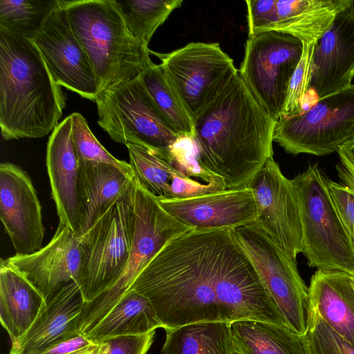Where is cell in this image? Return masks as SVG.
Returning <instances> with one entry per match:
<instances>
[{
    "instance_id": "cell-20",
    "label": "cell",
    "mask_w": 354,
    "mask_h": 354,
    "mask_svg": "<svg viewBox=\"0 0 354 354\" xmlns=\"http://www.w3.org/2000/svg\"><path fill=\"white\" fill-rule=\"evenodd\" d=\"M46 167L59 222L80 237L77 201L79 161L73 141L71 115L52 131L47 143Z\"/></svg>"
},
{
    "instance_id": "cell-10",
    "label": "cell",
    "mask_w": 354,
    "mask_h": 354,
    "mask_svg": "<svg viewBox=\"0 0 354 354\" xmlns=\"http://www.w3.org/2000/svg\"><path fill=\"white\" fill-rule=\"evenodd\" d=\"M232 230L288 326L306 335L308 288L299 273L297 262L289 258L256 223Z\"/></svg>"
},
{
    "instance_id": "cell-15",
    "label": "cell",
    "mask_w": 354,
    "mask_h": 354,
    "mask_svg": "<svg viewBox=\"0 0 354 354\" xmlns=\"http://www.w3.org/2000/svg\"><path fill=\"white\" fill-rule=\"evenodd\" d=\"M0 218L17 254L42 248L41 207L28 174L19 166L0 165Z\"/></svg>"
},
{
    "instance_id": "cell-6",
    "label": "cell",
    "mask_w": 354,
    "mask_h": 354,
    "mask_svg": "<svg viewBox=\"0 0 354 354\" xmlns=\"http://www.w3.org/2000/svg\"><path fill=\"white\" fill-rule=\"evenodd\" d=\"M134 180L131 187L80 236L77 285L85 303L112 288L123 272L135 230Z\"/></svg>"
},
{
    "instance_id": "cell-35",
    "label": "cell",
    "mask_w": 354,
    "mask_h": 354,
    "mask_svg": "<svg viewBox=\"0 0 354 354\" xmlns=\"http://www.w3.org/2000/svg\"><path fill=\"white\" fill-rule=\"evenodd\" d=\"M167 162L187 178L194 180L199 179L205 183L212 181L224 183L221 178L201 167L198 162L197 149L193 139L180 137L172 147Z\"/></svg>"
},
{
    "instance_id": "cell-33",
    "label": "cell",
    "mask_w": 354,
    "mask_h": 354,
    "mask_svg": "<svg viewBox=\"0 0 354 354\" xmlns=\"http://www.w3.org/2000/svg\"><path fill=\"white\" fill-rule=\"evenodd\" d=\"M306 335L309 354H354V344L334 330L310 306Z\"/></svg>"
},
{
    "instance_id": "cell-21",
    "label": "cell",
    "mask_w": 354,
    "mask_h": 354,
    "mask_svg": "<svg viewBox=\"0 0 354 354\" xmlns=\"http://www.w3.org/2000/svg\"><path fill=\"white\" fill-rule=\"evenodd\" d=\"M134 175L108 163L79 162L77 201L80 236L132 185Z\"/></svg>"
},
{
    "instance_id": "cell-19",
    "label": "cell",
    "mask_w": 354,
    "mask_h": 354,
    "mask_svg": "<svg viewBox=\"0 0 354 354\" xmlns=\"http://www.w3.org/2000/svg\"><path fill=\"white\" fill-rule=\"evenodd\" d=\"M46 303L30 328L12 344L8 354H40L55 342L81 333L85 301L77 283L64 285Z\"/></svg>"
},
{
    "instance_id": "cell-16",
    "label": "cell",
    "mask_w": 354,
    "mask_h": 354,
    "mask_svg": "<svg viewBox=\"0 0 354 354\" xmlns=\"http://www.w3.org/2000/svg\"><path fill=\"white\" fill-rule=\"evenodd\" d=\"M4 261L24 274L46 301L64 285L78 283L80 237L59 222L53 239L44 247L30 254H15Z\"/></svg>"
},
{
    "instance_id": "cell-18",
    "label": "cell",
    "mask_w": 354,
    "mask_h": 354,
    "mask_svg": "<svg viewBox=\"0 0 354 354\" xmlns=\"http://www.w3.org/2000/svg\"><path fill=\"white\" fill-rule=\"evenodd\" d=\"M354 77V3L340 11L316 43L310 88L319 99L342 91Z\"/></svg>"
},
{
    "instance_id": "cell-36",
    "label": "cell",
    "mask_w": 354,
    "mask_h": 354,
    "mask_svg": "<svg viewBox=\"0 0 354 354\" xmlns=\"http://www.w3.org/2000/svg\"><path fill=\"white\" fill-rule=\"evenodd\" d=\"M155 330L138 335H124L104 339L98 344L97 354H147Z\"/></svg>"
},
{
    "instance_id": "cell-7",
    "label": "cell",
    "mask_w": 354,
    "mask_h": 354,
    "mask_svg": "<svg viewBox=\"0 0 354 354\" xmlns=\"http://www.w3.org/2000/svg\"><path fill=\"white\" fill-rule=\"evenodd\" d=\"M94 102L97 123L112 140L145 147L167 162L180 136L155 104L141 75L100 91Z\"/></svg>"
},
{
    "instance_id": "cell-42",
    "label": "cell",
    "mask_w": 354,
    "mask_h": 354,
    "mask_svg": "<svg viewBox=\"0 0 354 354\" xmlns=\"http://www.w3.org/2000/svg\"><path fill=\"white\" fill-rule=\"evenodd\" d=\"M98 350V344H95L86 348L77 351L72 354H97Z\"/></svg>"
},
{
    "instance_id": "cell-22",
    "label": "cell",
    "mask_w": 354,
    "mask_h": 354,
    "mask_svg": "<svg viewBox=\"0 0 354 354\" xmlns=\"http://www.w3.org/2000/svg\"><path fill=\"white\" fill-rule=\"evenodd\" d=\"M308 297L309 306L354 344V275L317 269L311 277Z\"/></svg>"
},
{
    "instance_id": "cell-2",
    "label": "cell",
    "mask_w": 354,
    "mask_h": 354,
    "mask_svg": "<svg viewBox=\"0 0 354 354\" xmlns=\"http://www.w3.org/2000/svg\"><path fill=\"white\" fill-rule=\"evenodd\" d=\"M277 122L238 73L194 122L200 165L221 178L225 189L248 187L273 157Z\"/></svg>"
},
{
    "instance_id": "cell-12",
    "label": "cell",
    "mask_w": 354,
    "mask_h": 354,
    "mask_svg": "<svg viewBox=\"0 0 354 354\" xmlns=\"http://www.w3.org/2000/svg\"><path fill=\"white\" fill-rule=\"evenodd\" d=\"M302 49L299 39L275 31L260 32L246 40L239 75L258 102L277 120Z\"/></svg>"
},
{
    "instance_id": "cell-9",
    "label": "cell",
    "mask_w": 354,
    "mask_h": 354,
    "mask_svg": "<svg viewBox=\"0 0 354 354\" xmlns=\"http://www.w3.org/2000/svg\"><path fill=\"white\" fill-rule=\"evenodd\" d=\"M151 54L185 105L194 122L239 73L218 43L191 42L167 53Z\"/></svg>"
},
{
    "instance_id": "cell-39",
    "label": "cell",
    "mask_w": 354,
    "mask_h": 354,
    "mask_svg": "<svg viewBox=\"0 0 354 354\" xmlns=\"http://www.w3.org/2000/svg\"><path fill=\"white\" fill-rule=\"evenodd\" d=\"M95 344L79 333L55 342L40 354H72Z\"/></svg>"
},
{
    "instance_id": "cell-29",
    "label": "cell",
    "mask_w": 354,
    "mask_h": 354,
    "mask_svg": "<svg viewBox=\"0 0 354 354\" xmlns=\"http://www.w3.org/2000/svg\"><path fill=\"white\" fill-rule=\"evenodd\" d=\"M130 33L142 44L148 47L156 30L182 0H127L116 1Z\"/></svg>"
},
{
    "instance_id": "cell-28",
    "label": "cell",
    "mask_w": 354,
    "mask_h": 354,
    "mask_svg": "<svg viewBox=\"0 0 354 354\" xmlns=\"http://www.w3.org/2000/svg\"><path fill=\"white\" fill-rule=\"evenodd\" d=\"M141 77L155 104L173 129L180 137L194 140V121L160 64H153Z\"/></svg>"
},
{
    "instance_id": "cell-38",
    "label": "cell",
    "mask_w": 354,
    "mask_h": 354,
    "mask_svg": "<svg viewBox=\"0 0 354 354\" xmlns=\"http://www.w3.org/2000/svg\"><path fill=\"white\" fill-rule=\"evenodd\" d=\"M248 37L270 31L277 21V0H246Z\"/></svg>"
},
{
    "instance_id": "cell-31",
    "label": "cell",
    "mask_w": 354,
    "mask_h": 354,
    "mask_svg": "<svg viewBox=\"0 0 354 354\" xmlns=\"http://www.w3.org/2000/svg\"><path fill=\"white\" fill-rule=\"evenodd\" d=\"M126 146L129 165L136 180L158 200L170 199L172 181L180 173L145 147L134 145Z\"/></svg>"
},
{
    "instance_id": "cell-14",
    "label": "cell",
    "mask_w": 354,
    "mask_h": 354,
    "mask_svg": "<svg viewBox=\"0 0 354 354\" xmlns=\"http://www.w3.org/2000/svg\"><path fill=\"white\" fill-rule=\"evenodd\" d=\"M30 40L59 86L94 102L98 94L95 76L60 4Z\"/></svg>"
},
{
    "instance_id": "cell-4",
    "label": "cell",
    "mask_w": 354,
    "mask_h": 354,
    "mask_svg": "<svg viewBox=\"0 0 354 354\" xmlns=\"http://www.w3.org/2000/svg\"><path fill=\"white\" fill-rule=\"evenodd\" d=\"M95 76L98 93L141 75L151 50L129 31L115 0H59Z\"/></svg>"
},
{
    "instance_id": "cell-25",
    "label": "cell",
    "mask_w": 354,
    "mask_h": 354,
    "mask_svg": "<svg viewBox=\"0 0 354 354\" xmlns=\"http://www.w3.org/2000/svg\"><path fill=\"white\" fill-rule=\"evenodd\" d=\"M236 354H309L306 335L286 326L257 320L231 323Z\"/></svg>"
},
{
    "instance_id": "cell-41",
    "label": "cell",
    "mask_w": 354,
    "mask_h": 354,
    "mask_svg": "<svg viewBox=\"0 0 354 354\" xmlns=\"http://www.w3.org/2000/svg\"><path fill=\"white\" fill-rule=\"evenodd\" d=\"M319 100L320 99L316 91L310 87L301 101L299 113L297 115L301 114L310 110L319 101Z\"/></svg>"
},
{
    "instance_id": "cell-24",
    "label": "cell",
    "mask_w": 354,
    "mask_h": 354,
    "mask_svg": "<svg viewBox=\"0 0 354 354\" xmlns=\"http://www.w3.org/2000/svg\"><path fill=\"white\" fill-rule=\"evenodd\" d=\"M352 0H277V17L270 31L290 35L304 42H317L338 13Z\"/></svg>"
},
{
    "instance_id": "cell-1",
    "label": "cell",
    "mask_w": 354,
    "mask_h": 354,
    "mask_svg": "<svg viewBox=\"0 0 354 354\" xmlns=\"http://www.w3.org/2000/svg\"><path fill=\"white\" fill-rule=\"evenodd\" d=\"M130 289L150 301L164 329L245 319L288 326L232 228L189 230L158 252Z\"/></svg>"
},
{
    "instance_id": "cell-23",
    "label": "cell",
    "mask_w": 354,
    "mask_h": 354,
    "mask_svg": "<svg viewBox=\"0 0 354 354\" xmlns=\"http://www.w3.org/2000/svg\"><path fill=\"white\" fill-rule=\"evenodd\" d=\"M46 303L41 293L3 259L0 264V319L12 344L36 321Z\"/></svg>"
},
{
    "instance_id": "cell-37",
    "label": "cell",
    "mask_w": 354,
    "mask_h": 354,
    "mask_svg": "<svg viewBox=\"0 0 354 354\" xmlns=\"http://www.w3.org/2000/svg\"><path fill=\"white\" fill-rule=\"evenodd\" d=\"M326 183L335 209L354 245V189L326 177Z\"/></svg>"
},
{
    "instance_id": "cell-26",
    "label": "cell",
    "mask_w": 354,
    "mask_h": 354,
    "mask_svg": "<svg viewBox=\"0 0 354 354\" xmlns=\"http://www.w3.org/2000/svg\"><path fill=\"white\" fill-rule=\"evenodd\" d=\"M162 328L150 301L129 289L111 310L83 334L94 343L124 335H138Z\"/></svg>"
},
{
    "instance_id": "cell-17",
    "label": "cell",
    "mask_w": 354,
    "mask_h": 354,
    "mask_svg": "<svg viewBox=\"0 0 354 354\" xmlns=\"http://www.w3.org/2000/svg\"><path fill=\"white\" fill-rule=\"evenodd\" d=\"M162 207L193 229L234 228L257 222L250 187L228 189L183 199L158 200Z\"/></svg>"
},
{
    "instance_id": "cell-34",
    "label": "cell",
    "mask_w": 354,
    "mask_h": 354,
    "mask_svg": "<svg viewBox=\"0 0 354 354\" xmlns=\"http://www.w3.org/2000/svg\"><path fill=\"white\" fill-rule=\"evenodd\" d=\"M316 43H302L301 57L290 78L280 117L290 118L297 115L299 113L301 101L310 87Z\"/></svg>"
},
{
    "instance_id": "cell-43",
    "label": "cell",
    "mask_w": 354,
    "mask_h": 354,
    "mask_svg": "<svg viewBox=\"0 0 354 354\" xmlns=\"http://www.w3.org/2000/svg\"><path fill=\"white\" fill-rule=\"evenodd\" d=\"M344 183L345 185L354 189V177L351 174H347L344 178Z\"/></svg>"
},
{
    "instance_id": "cell-11",
    "label": "cell",
    "mask_w": 354,
    "mask_h": 354,
    "mask_svg": "<svg viewBox=\"0 0 354 354\" xmlns=\"http://www.w3.org/2000/svg\"><path fill=\"white\" fill-rule=\"evenodd\" d=\"M274 141L292 155L326 156L354 139V84L319 101L310 110L279 117Z\"/></svg>"
},
{
    "instance_id": "cell-30",
    "label": "cell",
    "mask_w": 354,
    "mask_h": 354,
    "mask_svg": "<svg viewBox=\"0 0 354 354\" xmlns=\"http://www.w3.org/2000/svg\"><path fill=\"white\" fill-rule=\"evenodd\" d=\"M59 0H0V31L31 39Z\"/></svg>"
},
{
    "instance_id": "cell-8",
    "label": "cell",
    "mask_w": 354,
    "mask_h": 354,
    "mask_svg": "<svg viewBox=\"0 0 354 354\" xmlns=\"http://www.w3.org/2000/svg\"><path fill=\"white\" fill-rule=\"evenodd\" d=\"M134 189L135 230L127 266L112 288L93 301L85 303L80 323L82 334L88 332L111 310L166 244L192 229L168 213L135 177Z\"/></svg>"
},
{
    "instance_id": "cell-3",
    "label": "cell",
    "mask_w": 354,
    "mask_h": 354,
    "mask_svg": "<svg viewBox=\"0 0 354 354\" xmlns=\"http://www.w3.org/2000/svg\"><path fill=\"white\" fill-rule=\"evenodd\" d=\"M66 95L31 40L0 31V127L3 139L41 138L59 124Z\"/></svg>"
},
{
    "instance_id": "cell-5",
    "label": "cell",
    "mask_w": 354,
    "mask_h": 354,
    "mask_svg": "<svg viewBox=\"0 0 354 354\" xmlns=\"http://www.w3.org/2000/svg\"><path fill=\"white\" fill-rule=\"evenodd\" d=\"M292 181L300 206L301 253L308 266L354 275V245L333 203L326 176L313 164Z\"/></svg>"
},
{
    "instance_id": "cell-40",
    "label": "cell",
    "mask_w": 354,
    "mask_h": 354,
    "mask_svg": "<svg viewBox=\"0 0 354 354\" xmlns=\"http://www.w3.org/2000/svg\"><path fill=\"white\" fill-rule=\"evenodd\" d=\"M337 152L342 165L354 177V139L340 146Z\"/></svg>"
},
{
    "instance_id": "cell-13",
    "label": "cell",
    "mask_w": 354,
    "mask_h": 354,
    "mask_svg": "<svg viewBox=\"0 0 354 354\" xmlns=\"http://www.w3.org/2000/svg\"><path fill=\"white\" fill-rule=\"evenodd\" d=\"M257 209L256 223L293 261L302 251L300 206L292 180L281 172L273 157L248 185Z\"/></svg>"
},
{
    "instance_id": "cell-32",
    "label": "cell",
    "mask_w": 354,
    "mask_h": 354,
    "mask_svg": "<svg viewBox=\"0 0 354 354\" xmlns=\"http://www.w3.org/2000/svg\"><path fill=\"white\" fill-rule=\"evenodd\" d=\"M71 115L73 145L79 162L108 163L134 175L129 163L117 159L102 145L91 131L82 115L80 113Z\"/></svg>"
},
{
    "instance_id": "cell-27",
    "label": "cell",
    "mask_w": 354,
    "mask_h": 354,
    "mask_svg": "<svg viewBox=\"0 0 354 354\" xmlns=\"http://www.w3.org/2000/svg\"><path fill=\"white\" fill-rule=\"evenodd\" d=\"M165 330L162 354H236L230 322H198Z\"/></svg>"
}]
</instances>
